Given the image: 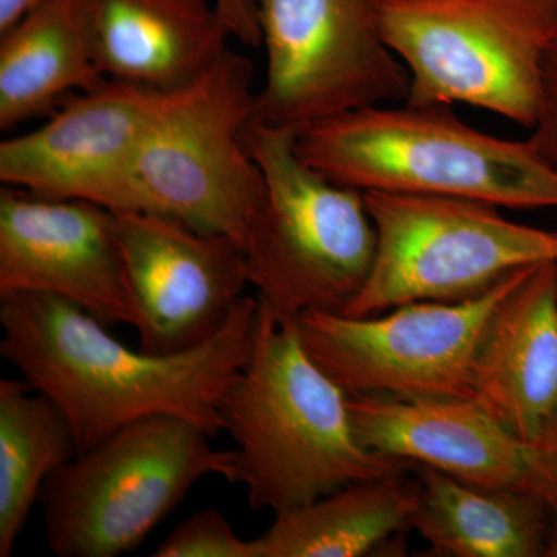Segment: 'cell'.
Masks as SVG:
<instances>
[{
  "instance_id": "1",
  "label": "cell",
  "mask_w": 557,
  "mask_h": 557,
  "mask_svg": "<svg viewBox=\"0 0 557 557\" xmlns=\"http://www.w3.org/2000/svg\"><path fill=\"white\" fill-rule=\"evenodd\" d=\"M258 298L245 296L225 327L203 346L153 355L121 344L76 304L47 293L0 298V355L67 418L79 453L153 416L223 431V398L247 364Z\"/></svg>"
},
{
  "instance_id": "2",
  "label": "cell",
  "mask_w": 557,
  "mask_h": 557,
  "mask_svg": "<svg viewBox=\"0 0 557 557\" xmlns=\"http://www.w3.org/2000/svg\"><path fill=\"white\" fill-rule=\"evenodd\" d=\"M347 401L307 354L296 322L259 307L251 355L220 408L236 443L228 482L247 487L249 507L281 515L351 483L408 474L413 463L361 442Z\"/></svg>"
},
{
  "instance_id": "3",
  "label": "cell",
  "mask_w": 557,
  "mask_h": 557,
  "mask_svg": "<svg viewBox=\"0 0 557 557\" xmlns=\"http://www.w3.org/2000/svg\"><path fill=\"white\" fill-rule=\"evenodd\" d=\"M300 159L335 185L361 193L557 208V174L533 143L485 134L450 106H373L299 132Z\"/></svg>"
},
{
  "instance_id": "4",
  "label": "cell",
  "mask_w": 557,
  "mask_h": 557,
  "mask_svg": "<svg viewBox=\"0 0 557 557\" xmlns=\"http://www.w3.org/2000/svg\"><path fill=\"white\" fill-rule=\"evenodd\" d=\"M244 141L267 185L245 244L260 310L282 324L307 311L343 314L376 258L364 193L335 185L300 159L298 132L255 116Z\"/></svg>"
},
{
  "instance_id": "5",
  "label": "cell",
  "mask_w": 557,
  "mask_h": 557,
  "mask_svg": "<svg viewBox=\"0 0 557 557\" xmlns=\"http://www.w3.org/2000/svg\"><path fill=\"white\" fill-rule=\"evenodd\" d=\"M177 416L141 418L79 453L40 491L46 542L60 557L134 552L208 475L230 479L234 450Z\"/></svg>"
},
{
  "instance_id": "6",
  "label": "cell",
  "mask_w": 557,
  "mask_h": 557,
  "mask_svg": "<svg viewBox=\"0 0 557 557\" xmlns=\"http://www.w3.org/2000/svg\"><path fill=\"white\" fill-rule=\"evenodd\" d=\"M409 104H468L534 126L557 0H381Z\"/></svg>"
},
{
  "instance_id": "7",
  "label": "cell",
  "mask_w": 557,
  "mask_h": 557,
  "mask_svg": "<svg viewBox=\"0 0 557 557\" xmlns=\"http://www.w3.org/2000/svg\"><path fill=\"white\" fill-rule=\"evenodd\" d=\"M252 83V62L228 49L196 83L164 95L135 164L146 211L245 248L267 197L265 178L244 141L258 115Z\"/></svg>"
},
{
  "instance_id": "8",
  "label": "cell",
  "mask_w": 557,
  "mask_h": 557,
  "mask_svg": "<svg viewBox=\"0 0 557 557\" xmlns=\"http://www.w3.org/2000/svg\"><path fill=\"white\" fill-rule=\"evenodd\" d=\"M364 199L376 258L346 317L474 298L515 271L557 262V233L512 222L494 205L391 193H364Z\"/></svg>"
},
{
  "instance_id": "9",
  "label": "cell",
  "mask_w": 557,
  "mask_h": 557,
  "mask_svg": "<svg viewBox=\"0 0 557 557\" xmlns=\"http://www.w3.org/2000/svg\"><path fill=\"white\" fill-rule=\"evenodd\" d=\"M530 269L474 298L403 304L375 317L307 311L296 329L309 357L348 395L472 401L475 355L487 321Z\"/></svg>"
},
{
  "instance_id": "10",
  "label": "cell",
  "mask_w": 557,
  "mask_h": 557,
  "mask_svg": "<svg viewBox=\"0 0 557 557\" xmlns=\"http://www.w3.org/2000/svg\"><path fill=\"white\" fill-rule=\"evenodd\" d=\"M265 86L258 119L302 132L355 110L406 101L409 75L388 47L381 0H258Z\"/></svg>"
},
{
  "instance_id": "11",
  "label": "cell",
  "mask_w": 557,
  "mask_h": 557,
  "mask_svg": "<svg viewBox=\"0 0 557 557\" xmlns=\"http://www.w3.org/2000/svg\"><path fill=\"white\" fill-rule=\"evenodd\" d=\"M113 222L139 350L180 355L214 338L245 298V248L160 212H113Z\"/></svg>"
},
{
  "instance_id": "12",
  "label": "cell",
  "mask_w": 557,
  "mask_h": 557,
  "mask_svg": "<svg viewBox=\"0 0 557 557\" xmlns=\"http://www.w3.org/2000/svg\"><path fill=\"white\" fill-rule=\"evenodd\" d=\"M164 95L115 79L69 95L39 129L0 143V182L113 212L146 211L135 164Z\"/></svg>"
},
{
  "instance_id": "13",
  "label": "cell",
  "mask_w": 557,
  "mask_h": 557,
  "mask_svg": "<svg viewBox=\"0 0 557 557\" xmlns=\"http://www.w3.org/2000/svg\"><path fill=\"white\" fill-rule=\"evenodd\" d=\"M60 296L106 327L132 325V300L113 211L84 200L0 190V298Z\"/></svg>"
},
{
  "instance_id": "14",
  "label": "cell",
  "mask_w": 557,
  "mask_h": 557,
  "mask_svg": "<svg viewBox=\"0 0 557 557\" xmlns=\"http://www.w3.org/2000/svg\"><path fill=\"white\" fill-rule=\"evenodd\" d=\"M347 403L369 449L557 505V450L518 437L474 401L348 395Z\"/></svg>"
},
{
  "instance_id": "15",
  "label": "cell",
  "mask_w": 557,
  "mask_h": 557,
  "mask_svg": "<svg viewBox=\"0 0 557 557\" xmlns=\"http://www.w3.org/2000/svg\"><path fill=\"white\" fill-rule=\"evenodd\" d=\"M474 399L512 434L545 445L557 421V262L531 267L502 299L475 355Z\"/></svg>"
},
{
  "instance_id": "16",
  "label": "cell",
  "mask_w": 557,
  "mask_h": 557,
  "mask_svg": "<svg viewBox=\"0 0 557 557\" xmlns=\"http://www.w3.org/2000/svg\"><path fill=\"white\" fill-rule=\"evenodd\" d=\"M91 54L108 79L186 89L233 38L207 0H84Z\"/></svg>"
},
{
  "instance_id": "17",
  "label": "cell",
  "mask_w": 557,
  "mask_h": 557,
  "mask_svg": "<svg viewBox=\"0 0 557 557\" xmlns=\"http://www.w3.org/2000/svg\"><path fill=\"white\" fill-rule=\"evenodd\" d=\"M106 78L91 54L84 0H46L0 33V129L57 112Z\"/></svg>"
},
{
  "instance_id": "18",
  "label": "cell",
  "mask_w": 557,
  "mask_h": 557,
  "mask_svg": "<svg viewBox=\"0 0 557 557\" xmlns=\"http://www.w3.org/2000/svg\"><path fill=\"white\" fill-rule=\"evenodd\" d=\"M420 500L410 528L449 557H544L548 504L518 491L465 482L418 465Z\"/></svg>"
},
{
  "instance_id": "19",
  "label": "cell",
  "mask_w": 557,
  "mask_h": 557,
  "mask_svg": "<svg viewBox=\"0 0 557 557\" xmlns=\"http://www.w3.org/2000/svg\"><path fill=\"white\" fill-rule=\"evenodd\" d=\"M420 483L408 474L351 483L276 515L259 536L262 557H361L410 528Z\"/></svg>"
},
{
  "instance_id": "20",
  "label": "cell",
  "mask_w": 557,
  "mask_h": 557,
  "mask_svg": "<svg viewBox=\"0 0 557 557\" xmlns=\"http://www.w3.org/2000/svg\"><path fill=\"white\" fill-rule=\"evenodd\" d=\"M67 418L25 380L0 381V557L16 547L51 474L78 456Z\"/></svg>"
},
{
  "instance_id": "21",
  "label": "cell",
  "mask_w": 557,
  "mask_h": 557,
  "mask_svg": "<svg viewBox=\"0 0 557 557\" xmlns=\"http://www.w3.org/2000/svg\"><path fill=\"white\" fill-rule=\"evenodd\" d=\"M156 557H262L259 539L245 541L218 509L183 520L157 547Z\"/></svg>"
},
{
  "instance_id": "22",
  "label": "cell",
  "mask_w": 557,
  "mask_h": 557,
  "mask_svg": "<svg viewBox=\"0 0 557 557\" xmlns=\"http://www.w3.org/2000/svg\"><path fill=\"white\" fill-rule=\"evenodd\" d=\"M530 139L549 170L557 174V38L542 72L541 102Z\"/></svg>"
},
{
  "instance_id": "23",
  "label": "cell",
  "mask_w": 557,
  "mask_h": 557,
  "mask_svg": "<svg viewBox=\"0 0 557 557\" xmlns=\"http://www.w3.org/2000/svg\"><path fill=\"white\" fill-rule=\"evenodd\" d=\"M214 7L233 38L244 46H262L258 0H215Z\"/></svg>"
},
{
  "instance_id": "24",
  "label": "cell",
  "mask_w": 557,
  "mask_h": 557,
  "mask_svg": "<svg viewBox=\"0 0 557 557\" xmlns=\"http://www.w3.org/2000/svg\"><path fill=\"white\" fill-rule=\"evenodd\" d=\"M42 2L46 0H0V33L9 30L28 11L36 9Z\"/></svg>"
},
{
  "instance_id": "25",
  "label": "cell",
  "mask_w": 557,
  "mask_h": 557,
  "mask_svg": "<svg viewBox=\"0 0 557 557\" xmlns=\"http://www.w3.org/2000/svg\"><path fill=\"white\" fill-rule=\"evenodd\" d=\"M544 557H557V505L548 504Z\"/></svg>"
},
{
  "instance_id": "26",
  "label": "cell",
  "mask_w": 557,
  "mask_h": 557,
  "mask_svg": "<svg viewBox=\"0 0 557 557\" xmlns=\"http://www.w3.org/2000/svg\"><path fill=\"white\" fill-rule=\"evenodd\" d=\"M545 446H549V448L557 450V421L555 428H553V431L549 432L547 442H545Z\"/></svg>"
}]
</instances>
